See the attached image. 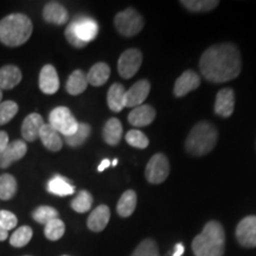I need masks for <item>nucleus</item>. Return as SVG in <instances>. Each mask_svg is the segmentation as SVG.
Here are the masks:
<instances>
[{"label": "nucleus", "mask_w": 256, "mask_h": 256, "mask_svg": "<svg viewBox=\"0 0 256 256\" xmlns=\"http://www.w3.org/2000/svg\"><path fill=\"white\" fill-rule=\"evenodd\" d=\"M92 206V197L88 191H80L78 194L72 202V208L76 212L83 214L90 210Z\"/></svg>", "instance_id": "7c9ffc66"}, {"label": "nucleus", "mask_w": 256, "mask_h": 256, "mask_svg": "<svg viewBox=\"0 0 256 256\" xmlns=\"http://www.w3.org/2000/svg\"><path fill=\"white\" fill-rule=\"evenodd\" d=\"M92 127L89 126L88 124L78 122V130L70 136H64L66 138V142L68 144L70 147H80L84 144L86 140L88 139L89 136H90Z\"/></svg>", "instance_id": "c85d7f7f"}, {"label": "nucleus", "mask_w": 256, "mask_h": 256, "mask_svg": "<svg viewBox=\"0 0 256 256\" xmlns=\"http://www.w3.org/2000/svg\"><path fill=\"white\" fill-rule=\"evenodd\" d=\"M110 218V210L107 206H98L89 215L87 226L94 232H100L107 226Z\"/></svg>", "instance_id": "6ab92c4d"}, {"label": "nucleus", "mask_w": 256, "mask_h": 256, "mask_svg": "<svg viewBox=\"0 0 256 256\" xmlns=\"http://www.w3.org/2000/svg\"><path fill=\"white\" fill-rule=\"evenodd\" d=\"M26 152V142L23 140H14V142H8L4 151L0 153V168H6L11 166L14 162L23 158Z\"/></svg>", "instance_id": "9b49d317"}, {"label": "nucleus", "mask_w": 256, "mask_h": 256, "mask_svg": "<svg viewBox=\"0 0 256 256\" xmlns=\"http://www.w3.org/2000/svg\"><path fill=\"white\" fill-rule=\"evenodd\" d=\"M156 119V110L150 104H142L130 110L128 121L134 127H145L151 124Z\"/></svg>", "instance_id": "dca6fc26"}, {"label": "nucleus", "mask_w": 256, "mask_h": 256, "mask_svg": "<svg viewBox=\"0 0 256 256\" xmlns=\"http://www.w3.org/2000/svg\"><path fill=\"white\" fill-rule=\"evenodd\" d=\"M64 232H66V226H64L63 220H60V218L52 220L46 224L44 234H46V238L50 241L60 240L64 235Z\"/></svg>", "instance_id": "2f4dec72"}, {"label": "nucleus", "mask_w": 256, "mask_h": 256, "mask_svg": "<svg viewBox=\"0 0 256 256\" xmlns=\"http://www.w3.org/2000/svg\"><path fill=\"white\" fill-rule=\"evenodd\" d=\"M132 256H160L158 246L151 238L144 240L134 250Z\"/></svg>", "instance_id": "e433bc0d"}, {"label": "nucleus", "mask_w": 256, "mask_h": 256, "mask_svg": "<svg viewBox=\"0 0 256 256\" xmlns=\"http://www.w3.org/2000/svg\"><path fill=\"white\" fill-rule=\"evenodd\" d=\"M8 145V136L4 130H0V153H2Z\"/></svg>", "instance_id": "58836bf2"}, {"label": "nucleus", "mask_w": 256, "mask_h": 256, "mask_svg": "<svg viewBox=\"0 0 256 256\" xmlns=\"http://www.w3.org/2000/svg\"><path fill=\"white\" fill-rule=\"evenodd\" d=\"M102 136L106 144L110 146H116L122 138V124L116 118H112L104 124Z\"/></svg>", "instance_id": "5701e85b"}, {"label": "nucleus", "mask_w": 256, "mask_h": 256, "mask_svg": "<svg viewBox=\"0 0 256 256\" xmlns=\"http://www.w3.org/2000/svg\"><path fill=\"white\" fill-rule=\"evenodd\" d=\"M32 238V229L28 226H23L20 228L16 230V232L12 234L11 238H10V243L14 247L20 248L26 246L30 240Z\"/></svg>", "instance_id": "473e14b6"}, {"label": "nucleus", "mask_w": 256, "mask_h": 256, "mask_svg": "<svg viewBox=\"0 0 256 256\" xmlns=\"http://www.w3.org/2000/svg\"><path fill=\"white\" fill-rule=\"evenodd\" d=\"M32 217H34V220L38 223L46 224L49 223L50 220L58 218V211L52 206H43L37 208V209L34 211Z\"/></svg>", "instance_id": "72a5a7b5"}, {"label": "nucleus", "mask_w": 256, "mask_h": 256, "mask_svg": "<svg viewBox=\"0 0 256 256\" xmlns=\"http://www.w3.org/2000/svg\"><path fill=\"white\" fill-rule=\"evenodd\" d=\"M200 78L197 72L194 70H186V72L182 74L177 78L174 83V92L177 98H182L185 96L188 92L194 90L200 87Z\"/></svg>", "instance_id": "ddd939ff"}, {"label": "nucleus", "mask_w": 256, "mask_h": 256, "mask_svg": "<svg viewBox=\"0 0 256 256\" xmlns=\"http://www.w3.org/2000/svg\"><path fill=\"white\" fill-rule=\"evenodd\" d=\"M142 63V54L138 49H128L122 52L118 62V72L124 78H130L138 72Z\"/></svg>", "instance_id": "1a4fd4ad"}, {"label": "nucleus", "mask_w": 256, "mask_h": 256, "mask_svg": "<svg viewBox=\"0 0 256 256\" xmlns=\"http://www.w3.org/2000/svg\"><path fill=\"white\" fill-rule=\"evenodd\" d=\"M236 238L246 248L256 247V216H248L238 223Z\"/></svg>", "instance_id": "9d476101"}, {"label": "nucleus", "mask_w": 256, "mask_h": 256, "mask_svg": "<svg viewBox=\"0 0 256 256\" xmlns=\"http://www.w3.org/2000/svg\"><path fill=\"white\" fill-rule=\"evenodd\" d=\"M110 76V66L104 62H100L94 64L90 68V70H89L87 75V81L89 84L94 86V87H101V86H104V83L108 81Z\"/></svg>", "instance_id": "b1692460"}, {"label": "nucleus", "mask_w": 256, "mask_h": 256, "mask_svg": "<svg viewBox=\"0 0 256 256\" xmlns=\"http://www.w3.org/2000/svg\"><path fill=\"white\" fill-rule=\"evenodd\" d=\"M46 188L50 194L60 197L69 196V194H72L74 191H75L72 185L68 180H66L63 177H60V176H56V177L50 179Z\"/></svg>", "instance_id": "bb28decb"}, {"label": "nucleus", "mask_w": 256, "mask_h": 256, "mask_svg": "<svg viewBox=\"0 0 256 256\" xmlns=\"http://www.w3.org/2000/svg\"><path fill=\"white\" fill-rule=\"evenodd\" d=\"M180 4L191 12H209L216 8L220 2L217 0H183Z\"/></svg>", "instance_id": "c756f323"}, {"label": "nucleus", "mask_w": 256, "mask_h": 256, "mask_svg": "<svg viewBox=\"0 0 256 256\" xmlns=\"http://www.w3.org/2000/svg\"><path fill=\"white\" fill-rule=\"evenodd\" d=\"M43 18L44 20L50 24L63 25L68 22V11L57 2H50L44 6L43 8Z\"/></svg>", "instance_id": "a211bd4d"}, {"label": "nucleus", "mask_w": 256, "mask_h": 256, "mask_svg": "<svg viewBox=\"0 0 256 256\" xmlns=\"http://www.w3.org/2000/svg\"><path fill=\"white\" fill-rule=\"evenodd\" d=\"M107 104L110 110L119 113L126 107V89L120 83L110 86L107 95Z\"/></svg>", "instance_id": "412c9836"}, {"label": "nucleus", "mask_w": 256, "mask_h": 256, "mask_svg": "<svg viewBox=\"0 0 256 256\" xmlns=\"http://www.w3.org/2000/svg\"><path fill=\"white\" fill-rule=\"evenodd\" d=\"M136 194L133 190H127L124 192L122 196L120 197L119 202H118V214L121 217H130L134 212L136 208Z\"/></svg>", "instance_id": "a878e982"}, {"label": "nucleus", "mask_w": 256, "mask_h": 256, "mask_svg": "<svg viewBox=\"0 0 256 256\" xmlns=\"http://www.w3.org/2000/svg\"><path fill=\"white\" fill-rule=\"evenodd\" d=\"M218 132L212 124L202 121L192 127L185 142V148L188 154L202 156L210 153L215 148Z\"/></svg>", "instance_id": "20e7f679"}, {"label": "nucleus", "mask_w": 256, "mask_h": 256, "mask_svg": "<svg viewBox=\"0 0 256 256\" xmlns=\"http://www.w3.org/2000/svg\"><path fill=\"white\" fill-rule=\"evenodd\" d=\"M114 25L118 32L124 37H133L144 28V18L139 12L130 8L115 16Z\"/></svg>", "instance_id": "423d86ee"}, {"label": "nucleus", "mask_w": 256, "mask_h": 256, "mask_svg": "<svg viewBox=\"0 0 256 256\" xmlns=\"http://www.w3.org/2000/svg\"><path fill=\"white\" fill-rule=\"evenodd\" d=\"M17 192V180L12 174L0 176V200H8L14 197Z\"/></svg>", "instance_id": "cd10ccee"}, {"label": "nucleus", "mask_w": 256, "mask_h": 256, "mask_svg": "<svg viewBox=\"0 0 256 256\" xmlns=\"http://www.w3.org/2000/svg\"><path fill=\"white\" fill-rule=\"evenodd\" d=\"M88 81L87 75L82 72V70H75L72 72V75L69 76L68 81H66V89L70 95H80L87 89Z\"/></svg>", "instance_id": "393cba45"}, {"label": "nucleus", "mask_w": 256, "mask_h": 256, "mask_svg": "<svg viewBox=\"0 0 256 256\" xmlns=\"http://www.w3.org/2000/svg\"><path fill=\"white\" fill-rule=\"evenodd\" d=\"M18 220L17 217L14 216V214L10 212V211L2 210L0 211V226L2 229H5L6 232L14 229L16 226H17Z\"/></svg>", "instance_id": "4c0bfd02"}, {"label": "nucleus", "mask_w": 256, "mask_h": 256, "mask_svg": "<svg viewBox=\"0 0 256 256\" xmlns=\"http://www.w3.org/2000/svg\"><path fill=\"white\" fill-rule=\"evenodd\" d=\"M170 174V162L164 154H154L147 162L145 177L151 184H162L168 179Z\"/></svg>", "instance_id": "6e6552de"}, {"label": "nucleus", "mask_w": 256, "mask_h": 256, "mask_svg": "<svg viewBox=\"0 0 256 256\" xmlns=\"http://www.w3.org/2000/svg\"><path fill=\"white\" fill-rule=\"evenodd\" d=\"M40 139L46 146V148L51 152H58L62 150L63 142L60 133L57 132L55 128H52L49 124H44L40 132Z\"/></svg>", "instance_id": "aec40b11"}, {"label": "nucleus", "mask_w": 256, "mask_h": 256, "mask_svg": "<svg viewBox=\"0 0 256 256\" xmlns=\"http://www.w3.org/2000/svg\"><path fill=\"white\" fill-rule=\"evenodd\" d=\"M44 126V120L42 115L37 113H32L28 115L22 124V136L25 142H34L37 138H40V132L42 127Z\"/></svg>", "instance_id": "f3484780"}, {"label": "nucleus", "mask_w": 256, "mask_h": 256, "mask_svg": "<svg viewBox=\"0 0 256 256\" xmlns=\"http://www.w3.org/2000/svg\"><path fill=\"white\" fill-rule=\"evenodd\" d=\"M126 142L128 145L140 150L146 148L150 144L148 138H147L145 134L139 130H130V132L126 134Z\"/></svg>", "instance_id": "c9c22d12"}, {"label": "nucleus", "mask_w": 256, "mask_h": 256, "mask_svg": "<svg viewBox=\"0 0 256 256\" xmlns=\"http://www.w3.org/2000/svg\"><path fill=\"white\" fill-rule=\"evenodd\" d=\"M202 76L212 83L232 81L241 74L242 60L238 48L232 43L210 46L200 60Z\"/></svg>", "instance_id": "f257e3e1"}, {"label": "nucleus", "mask_w": 256, "mask_h": 256, "mask_svg": "<svg viewBox=\"0 0 256 256\" xmlns=\"http://www.w3.org/2000/svg\"><path fill=\"white\" fill-rule=\"evenodd\" d=\"M40 88L44 94L52 95L58 90L60 78L57 75L55 66L46 64L40 70Z\"/></svg>", "instance_id": "2eb2a0df"}, {"label": "nucleus", "mask_w": 256, "mask_h": 256, "mask_svg": "<svg viewBox=\"0 0 256 256\" xmlns=\"http://www.w3.org/2000/svg\"><path fill=\"white\" fill-rule=\"evenodd\" d=\"M118 162H119V160H118V159H114V160H113V162H112V164H113V166H116V165H118Z\"/></svg>", "instance_id": "37998d69"}, {"label": "nucleus", "mask_w": 256, "mask_h": 256, "mask_svg": "<svg viewBox=\"0 0 256 256\" xmlns=\"http://www.w3.org/2000/svg\"><path fill=\"white\" fill-rule=\"evenodd\" d=\"M49 124L64 136H70L78 130V122L69 108L57 107L49 114Z\"/></svg>", "instance_id": "0eeeda50"}, {"label": "nucleus", "mask_w": 256, "mask_h": 256, "mask_svg": "<svg viewBox=\"0 0 256 256\" xmlns=\"http://www.w3.org/2000/svg\"><path fill=\"white\" fill-rule=\"evenodd\" d=\"M31 19L23 14H8L0 20V42L8 46H19L31 37Z\"/></svg>", "instance_id": "7ed1b4c3"}, {"label": "nucleus", "mask_w": 256, "mask_h": 256, "mask_svg": "<svg viewBox=\"0 0 256 256\" xmlns=\"http://www.w3.org/2000/svg\"><path fill=\"white\" fill-rule=\"evenodd\" d=\"M226 249V234L222 224L210 220L203 232L192 242V250L196 256H223Z\"/></svg>", "instance_id": "f03ea898"}, {"label": "nucleus", "mask_w": 256, "mask_h": 256, "mask_svg": "<svg viewBox=\"0 0 256 256\" xmlns=\"http://www.w3.org/2000/svg\"><path fill=\"white\" fill-rule=\"evenodd\" d=\"M151 90V84L147 80H140L126 90V107L136 108L144 104Z\"/></svg>", "instance_id": "f8f14e48"}, {"label": "nucleus", "mask_w": 256, "mask_h": 256, "mask_svg": "<svg viewBox=\"0 0 256 256\" xmlns=\"http://www.w3.org/2000/svg\"><path fill=\"white\" fill-rule=\"evenodd\" d=\"M18 104L14 101H4L0 104V126L10 122L18 113Z\"/></svg>", "instance_id": "f704fd0d"}, {"label": "nucleus", "mask_w": 256, "mask_h": 256, "mask_svg": "<svg viewBox=\"0 0 256 256\" xmlns=\"http://www.w3.org/2000/svg\"><path fill=\"white\" fill-rule=\"evenodd\" d=\"M8 232H6L5 229H2V226H0V241H5L6 238H8Z\"/></svg>", "instance_id": "79ce46f5"}, {"label": "nucleus", "mask_w": 256, "mask_h": 256, "mask_svg": "<svg viewBox=\"0 0 256 256\" xmlns=\"http://www.w3.org/2000/svg\"><path fill=\"white\" fill-rule=\"evenodd\" d=\"M22 81V72L16 66H5L0 69V89L8 90Z\"/></svg>", "instance_id": "4be33fe9"}, {"label": "nucleus", "mask_w": 256, "mask_h": 256, "mask_svg": "<svg viewBox=\"0 0 256 256\" xmlns=\"http://www.w3.org/2000/svg\"><path fill=\"white\" fill-rule=\"evenodd\" d=\"M2 89H0V104H2Z\"/></svg>", "instance_id": "c03bdc74"}, {"label": "nucleus", "mask_w": 256, "mask_h": 256, "mask_svg": "<svg viewBox=\"0 0 256 256\" xmlns=\"http://www.w3.org/2000/svg\"><path fill=\"white\" fill-rule=\"evenodd\" d=\"M98 34V25L90 17L75 18L66 28V40L75 48H84L89 42L94 40Z\"/></svg>", "instance_id": "39448f33"}, {"label": "nucleus", "mask_w": 256, "mask_h": 256, "mask_svg": "<svg viewBox=\"0 0 256 256\" xmlns=\"http://www.w3.org/2000/svg\"><path fill=\"white\" fill-rule=\"evenodd\" d=\"M235 108V92L232 88H224L217 92L215 113L222 118H229Z\"/></svg>", "instance_id": "4468645a"}, {"label": "nucleus", "mask_w": 256, "mask_h": 256, "mask_svg": "<svg viewBox=\"0 0 256 256\" xmlns=\"http://www.w3.org/2000/svg\"><path fill=\"white\" fill-rule=\"evenodd\" d=\"M183 254H184V246H183V243H178V244L176 246L174 256H182Z\"/></svg>", "instance_id": "ea45409f"}, {"label": "nucleus", "mask_w": 256, "mask_h": 256, "mask_svg": "<svg viewBox=\"0 0 256 256\" xmlns=\"http://www.w3.org/2000/svg\"><path fill=\"white\" fill-rule=\"evenodd\" d=\"M110 160H108V159H104V160H102V162H101V164L98 165V172L104 171V170L107 168L108 166H110Z\"/></svg>", "instance_id": "a19ab883"}]
</instances>
